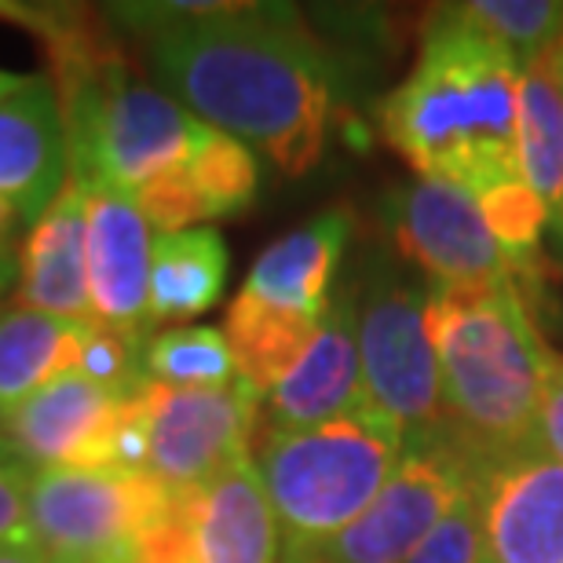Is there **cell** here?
Returning <instances> with one entry per match:
<instances>
[{
    "mask_svg": "<svg viewBox=\"0 0 563 563\" xmlns=\"http://www.w3.org/2000/svg\"><path fill=\"white\" fill-rule=\"evenodd\" d=\"M195 563H278L282 527L253 457L187 490Z\"/></svg>",
    "mask_w": 563,
    "mask_h": 563,
    "instance_id": "obj_17",
    "label": "cell"
},
{
    "mask_svg": "<svg viewBox=\"0 0 563 563\" xmlns=\"http://www.w3.org/2000/svg\"><path fill=\"white\" fill-rule=\"evenodd\" d=\"M347 297L355 314L366 402L399 428L407 446L450 439L428 322L432 282L407 272L396 256L369 253L363 272H355V282L347 286Z\"/></svg>",
    "mask_w": 563,
    "mask_h": 563,
    "instance_id": "obj_6",
    "label": "cell"
},
{
    "mask_svg": "<svg viewBox=\"0 0 563 563\" xmlns=\"http://www.w3.org/2000/svg\"><path fill=\"white\" fill-rule=\"evenodd\" d=\"M457 8L483 33H490L520 66L542 59L563 37L560 0H468Z\"/></svg>",
    "mask_w": 563,
    "mask_h": 563,
    "instance_id": "obj_24",
    "label": "cell"
},
{
    "mask_svg": "<svg viewBox=\"0 0 563 563\" xmlns=\"http://www.w3.org/2000/svg\"><path fill=\"white\" fill-rule=\"evenodd\" d=\"M129 563H195V538H190V516L184 494H176L168 512L157 516L136 538Z\"/></svg>",
    "mask_w": 563,
    "mask_h": 563,
    "instance_id": "obj_27",
    "label": "cell"
},
{
    "mask_svg": "<svg viewBox=\"0 0 563 563\" xmlns=\"http://www.w3.org/2000/svg\"><path fill=\"white\" fill-rule=\"evenodd\" d=\"M19 308L55 319H92L85 250V190L66 184L22 245Z\"/></svg>",
    "mask_w": 563,
    "mask_h": 563,
    "instance_id": "obj_18",
    "label": "cell"
},
{
    "mask_svg": "<svg viewBox=\"0 0 563 563\" xmlns=\"http://www.w3.org/2000/svg\"><path fill=\"white\" fill-rule=\"evenodd\" d=\"M479 479L476 461L450 439L407 446L396 476L355 523L311 549L282 553V563H407Z\"/></svg>",
    "mask_w": 563,
    "mask_h": 563,
    "instance_id": "obj_8",
    "label": "cell"
},
{
    "mask_svg": "<svg viewBox=\"0 0 563 563\" xmlns=\"http://www.w3.org/2000/svg\"><path fill=\"white\" fill-rule=\"evenodd\" d=\"M228 282V245L220 231L190 228L154 234L151 322H179L209 311Z\"/></svg>",
    "mask_w": 563,
    "mask_h": 563,
    "instance_id": "obj_20",
    "label": "cell"
},
{
    "mask_svg": "<svg viewBox=\"0 0 563 563\" xmlns=\"http://www.w3.org/2000/svg\"><path fill=\"white\" fill-rule=\"evenodd\" d=\"M402 457L407 439L369 402L314 428H267L253 465L275 505L282 553L311 549L355 523Z\"/></svg>",
    "mask_w": 563,
    "mask_h": 563,
    "instance_id": "obj_5",
    "label": "cell"
},
{
    "mask_svg": "<svg viewBox=\"0 0 563 563\" xmlns=\"http://www.w3.org/2000/svg\"><path fill=\"white\" fill-rule=\"evenodd\" d=\"M176 494L121 465L44 468L30 483V534L48 560L129 563L136 538Z\"/></svg>",
    "mask_w": 563,
    "mask_h": 563,
    "instance_id": "obj_7",
    "label": "cell"
},
{
    "mask_svg": "<svg viewBox=\"0 0 563 563\" xmlns=\"http://www.w3.org/2000/svg\"><path fill=\"white\" fill-rule=\"evenodd\" d=\"M15 278H19V261L11 256V250H4V245H0V297H4L8 286Z\"/></svg>",
    "mask_w": 563,
    "mask_h": 563,
    "instance_id": "obj_32",
    "label": "cell"
},
{
    "mask_svg": "<svg viewBox=\"0 0 563 563\" xmlns=\"http://www.w3.org/2000/svg\"><path fill=\"white\" fill-rule=\"evenodd\" d=\"M388 146L418 176L483 195L520 173V63L490 33L435 11L410 77L380 103Z\"/></svg>",
    "mask_w": 563,
    "mask_h": 563,
    "instance_id": "obj_2",
    "label": "cell"
},
{
    "mask_svg": "<svg viewBox=\"0 0 563 563\" xmlns=\"http://www.w3.org/2000/svg\"><path fill=\"white\" fill-rule=\"evenodd\" d=\"M264 407L272 428H314L366 407L363 363H358L355 314L347 289L333 292V303L322 314L319 330L311 333L297 363L275 380V388L264 396Z\"/></svg>",
    "mask_w": 563,
    "mask_h": 563,
    "instance_id": "obj_15",
    "label": "cell"
},
{
    "mask_svg": "<svg viewBox=\"0 0 563 563\" xmlns=\"http://www.w3.org/2000/svg\"><path fill=\"white\" fill-rule=\"evenodd\" d=\"M487 563H563V465L516 457L479 479Z\"/></svg>",
    "mask_w": 563,
    "mask_h": 563,
    "instance_id": "obj_14",
    "label": "cell"
},
{
    "mask_svg": "<svg viewBox=\"0 0 563 563\" xmlns=\"http://www.w3.org/2000/svg\"><path fill=\"white\" fill-rule=\"evenodd\" d=\"M70 184L59 92L52 81H33L0 103V198L37 223L44 209Z\"/></svg>",
    "mask_w": 563,
    "mask_h": 563,
    "instance_id": "obj_16",
    "label": "cell"
},
{
    "mask_svg": "<svg viewBox=\"0 0 563 563\" xmlns=\"http://www.w3.org/2000/svg\"><path fill=\"white\" fill-rule=\"evenodd\" d=\"M143 369L157 385L173 388H228L242 380L223 330L179 325L143 344Z\"/></svg>",
    "mask_w": 563,
    "mask_h": 563,
    "instance_id": "obj_23",
    "label": "cell"
},
{
    "mask_svg": "<svg viewBox=\"0 0 563 563\" xmlns=\"http://www.w3.org/2000/svg\"><path fill=\"white\" fill-rule=\"evenodd\" d=\"M30 483L33 468L11 454H0V545L26 542L30 534Z\"/></svg>",
    "mask_w": 563,
    "mask_h": 563,
    "instance_id": "obj_28",
    "label": "cell"
},
{
    "mask_svg": "<svg viewBox=\"0 0 563 563\" xmlns=\"http://www.w3.org/2000/svg\"><path fill=\"white\" fill-rule=\"evenodd\" d=\"M538 435H542V454H549V457L563 465V358H556L553 374H549Z\"/></svg>",
    "mask_w": 563,
    "mask_h": 563,
    "instance_id": "obj_29",
    "label": "cell"
},
{
    "mask_svg": "<svg viewBox=\"0 0 563 563\" xmlns=\"http://www.w3.org/2000/svg\"><path fill=\"white\" fill-rule=\"evenodd\" d=\"M347 239H352V217L344 209L319 212L256 256L234 303L314 330L333 303V278L344 261Z\"/></svg>",
    "mask_w": 563,
    "mask_h": 563,
    "instance_id": "obj_13",
    "label": "cell"
},
{
    "mask_svg": "<svg viewBox=\"0 0 563 563\" xmlns=\"http://www.w3.org/2000/svg\"><path fill=\"white\" fill-rule=\"evenodd\" d=\"M88 333L92 319H55L30 308L0 311V418L44 385L77 374Z\"/></svg>",
    "mask_w": 563,
    "mask_h": 563,
    "instance_id": "obj_19",
    "label": "cell"
},
{
    "mask_svg": "<svg viewBox=\"0 0 563 563\" xmlns=\"http://www.w3.org/2000/svg\"><path fill=\"white\" fill-rule=\"evenodd\" d=\"M125 396L81 374H66L0 418L8 450L33 472L114 465Z\"/></svg>",
    "mask_w": 563,
    "mask_h": 563,
    "instance_id": "obj_11",
    "label": "cell"
},
{
    "mask_svg": "<svg viewBox=\"0 0 563 563\" xmlns=\"http://www.w3.org/2000/svg\"><path fill=\"white\" fill-rule=\"evenodd\" d=\"M157 81L198 121L267 154L286 176L322 162L336 118V70L297 11L275 4H114Z\"/></svg>",
    "mask_w": 563,
    "mask_h": 563,
    "instance_id": "obj_1",
    "label": "cell"
},
{
    "mask_svg": "<svg viewBox=\"0 0 563 563\" xmlns=\"http://www.w3.org/2000/svg\"><path fill=\"white\" fill-rule=\"evenodd\" d=\"M19 223H26V220H22V217H19V209H15V206H11V201H8V198H0V245H4V250H8L11 234H15V231H19Z\"/></svg>",
    "mask_w": 563,
    "mask_h": 563,
    "instance_id": "obj_31",
    "label": "cell"
},
{
    "mask_svg": "<svg viewBox=\"0 0 563 563\" xmlns=\"http://www.w3.org/2000/svg\"><path fill=\"white\" fill-rule=\"evenodd\" d=\"M0 454H8V443H4V435H0Z\"/></svg>",
    "mask_w": 563,
    "mask_h": 563,
    "instance_id": "obj_35",
    "label": "cell"
},
{
    "mask_svg": "<svg viewBox=\"0 0 563 563\" xmlns=\"http://www.w3.org/2000/svg\"><path fill=\"white\" fill-rule=\"evenodd\" d=\"M545 55H549V66H553V74H556V81H560V92H563V37Z\"/></svg>",
    "mask_w": 563,
    "mask_h": 563,
    "instance_id": "obj_34",
    "label": "cell"
},
{
    "mask_svg": "<svg viewBox=\"0 0 563 563\" xmlns=\"http://www.w3.org/2000/svg\"><path fill=\"white\" fill-rule=\"evenodd\" d=\"M428 322L450 443L483 476L505 461L542 454L538 424L556 358L538 336L516 278L432 286Z\"/></svg>",
    "mask_w": 563,
    "mask_h": 563,
    "instance_id": "obj_3",
    "label": "cell"
},
{
    "mask_svg": "<svg viewBox=\"0 0 563 563\" xmlns=\"http://www.w3.org/2000/svg\"><path fill=\"white\" fill-rule=\"evenodd\" d=\"M483 516L479 487L454 505V512L424 538V545L407 563H483Z\"/></svg>",
    "mask_w": 563,
    "mask_h": 563,
    "instance_id": "obj_26",
    "label": "cell"
},
{
    "mask_svg": "<svg viewBox=\"0 0 563 563\" xmlns=\"http://www.w3.org/2000/svg\"><path fill=\"white\" fill-rule=\"evenodd\" d=\"M520 173L563 231V92L549 55L520 66Z\"/></svg>",
    "mask_w": 563,
    "mask_h": 563,
    "instance_id": "obj_21",
    "label": "cell"
},
{
    "mask_svg": "<svg viewBox=\"0 0 563 563\" xmlns=\"http://www.w3.org/2000/svg\"><path fill=\"white\" fill-rule=\"evenodd\" d=\"M0 563H48V553L33 538H26V542L0 545Z\"/></svg>",
    "mask_w": 563,
    "mask_h": 563,
    "instance_id": "obj_30",
    "label": "cell"
},
{
    "mask_svg": "<svg viewBox=\"0 0 563 563\" xmlns=\"http://www.w3.org/2000/svg\"><path fill=\"white\" fill-rule=\"evenodd\" d=\"M483 563H487V560H483Z\"/></svg>",
    "mask_w": 563,
    "mask_h": 563,
    "instance_id": "obj_37",
    "label": "cell"
},
{
    "mask_svg": "<svg viewBox=\"0 0 563 563\" xmlns=\"http://www.w3.org/2000/svg\"><path fill=\"white\" fill-rule=\"evenodd\" d=\"M33 81V77H22V74H11V70H0V103H4V99H11L15 92H22V88H26Z\"/></svg>",
    "mask_w": 563,
    "mask_h": 563,
    "instance_id": "obj_33",
    "label": "cell"
},
{
    "mask_svg": "<svg viewBox=\"0 0 563 563\" xmlns=\"http://www.w3.org/2000/svg\"><path fill=\"white\" fill-rule=\"evenodd\" d=\"M48 55L59 74L70 184L136 195L187 162L206 121L136 81L103 37L88 30Z\"/></svg>",
    "mask_w": 563,
    "mask_h": 563,
    "instance_id": "obj_4",
    "label": "cell"
},
{
    "mask_svg": "<svg viewBox=\"0 0 563 563\" xmlns=\"http://www.w3.org/2000/svg\"><path fill=\"white\" fill-rule=\"evenodd\" d=\"M483 217H487V228L494 234V242L501 245L505 261H509L512 275L534 267L538 256V242H542V231L549 228L545 206L542 198L527 187L523 176L501 179V184L487 187L483 195H476Z\"/></svg>",
    "mask_w": 563,
    "mask_h": 563,
    "instance_id": "obj_25",
    "label": "cell"
},
{
    "mask_svg": "<svg viewBox=\"0 0 563 563\" xmlns=\"http://www.w3.org/2000/svg\"><path fill=\"white\" fill-rule=\"evenodd\" d=\"M143 407L151 428L146 472L173 494H187L250 457L264 399L250 380L228 388H173L146 377Z\"/></svg>",
    "mask_w": 563,
    "mask_h": 563,
    "instance_id": "obj_9",
    "label": "cell"
},
{
    "mask_svg": "<svg viewBox=\"0 0 563 563\" xmlns=\"http://www.w3.org/2000/svg\"><path fill=\"white\" fill-rule=\"evenodd\" d=\"M385 228L432 286H494L512 278L476 195L450 179L418 176L388 190Z\"/></svg>",
    "mask_w": 563,
    "mask_h": 563,
    "instance_id": "obj_10",
    "label": "cell"
},
{
    "mask_svg": "<svg viewBox=\"0 0 563 563\" xmlns=\"http://www.w3.org/2000/svg\"><path fill=\"white\" fill-rule=\"evenodd\" d=\"M81 190L92 322L140 341L151 325V223L132 195L107 187Z\"/></svg>",
    "mask_w": 563,
    "mask_h": 563,
    "instance_id": "obj_12",
    "label": "cell"
},
{
    "mask_svg": "<svg viewBox=\"0 0 563 563\" xmlns=\"http://www.w3.org/2000/svg\"><path fill=\"white\" fill-rule=\"evenodd\" d=\"M48 563H74V560H48Z\"/></svg>",
    "mask_w": 563,
    "mask_h": 563,
    "instance_id": "obj_36",
    "label": "cell"
},
{
    "mask_svg": "<svg viewBox=\"0 0 563 563\" xmlns=\"http://www.w3.org/2000/svg\"><path fill=\"white\" fill-rule=\"evenodd\" d=\"M176 173L195 201L198 220L239 217L253 206L256 190H261V165H256L253 146L212 125L201 129L195 151Z\"/></svg>",
    "mask_w": 563,
    "mask_h": 563,
    "instance_id": "obj_22",
    "label": "cell"
}]
</instances>
